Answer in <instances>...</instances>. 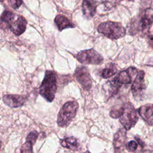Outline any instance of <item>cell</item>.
<instances>
[{"mask_svg":"<svg viewBox=\"0 0 153 153\" xmlns=\"http://www.w3.org/2000/svg\"><path fill=\"white\" fill-rule=\"evenodd\" d=\"M57 78L54 71H47L39 88V93L48 102H51L57 90Z\"/></svg>","mask_w":153,"mask_h":153,"instance_id":"1","label":"cell"},{"mask_svg":"<svg viewBox=\"0 0 153 153\" xmlns=\"http://www.w3.org/2000/svg\"><path fill=\"white\" fill-rule=\"evenodd\" d=\"M97 31L106 37L112 39L123 38L126 33V29L120 23L111 21L100 23L97 27Z\"/></svg>","mask_w":153,"mask_h":153,"instance_id":"2","label":"cell"},{"mask_svg":"<svg viewBox=\"0 0 153 153\" xmlns=\"http://www.w3.org/2000/svg\"><path fill=\"white\" fill-rule=\"evenodd\" d=\"M79 105L76 101L66 102L60 110L57 119L59 126L65 127L69 126L76 115Z\"/></svg>","mask_w":153,"mask_h":153,"instance_id":"3","label":"cell"},{"mask_svg":"<svg viewBox=\"0 0 153 153\" xmlns=\"http://www.w3.org/2000/svg\"><path fill=\"white\" fill-rule=\"evenodd\" d=\"M124 129L128 130L133 127L138 121V115L133 104L126 102L121 106V114L118 118Z\"/></svg>","mask_w":153,"mask_h":153,"instance_id":"4","label":"cell"},{"mask_svg":"<svg viewBox=\"0 0 153 153\" xmlns=\"http://www.w3.org/2000/svg\"><path fill=\"white\" fill-rule=\"evenodd\" d=\"M76 57L78 61L82 64L99 65L103 60V57L93 48L79 51Z\"/></svg>","mask_w":153,"mask_h":153,"instance_id":"5","label":"cell"},{"mask_svg":"<svg viewBox=\"0 0 153 153\" xmlns=\"http://www.w3.org/2000/svg\"><path fill=\"white\" fill-rule=\"evenodd\" d=\"M146 88V85L145 81V72L143 71H139L134 79L131 87L134 98L137 101L142 100Z\"/></svg>","mask_w":153,"mask_h":153,"instance_id":"6","label":"cell"},{"mask_svg":"<svg viewBox=\"0 0 153 153\" xmlns=\"http://www.w3.org/2000/svg\"><path fill=\"white\" fill-rule=\"evenodd\" d=\"M75 76L84 89L89 90L91 88L92 80L86 67L78 66L75 71Z\"/></svg>","mask_w":153,"mask_h":153,"instance_id":"7","label":"cell"},{"mask_svg":"<svg viewBox=\"0 0 153 153\" xmlns=\"http://www.w3.org/2000/svg\"><path fill=\"white\" fill-rule=\"evenodd\" d=\"M152 20L153 13L152 8L145 10L139 17L137 30L142 33L147 32L152 25Z\"/></svg>","mask_w":153,"mask_h":153,"instance_id":"8","label":"cell"},{"mask_svg":"<svg viewBox=\"0 0 153 153\" xmlns=\"http://www.w3.org/2000/svg\"><path fill=\"white\" fill-rule=\"evenodd\" d=\"M139 71L135 67H129L127 69L120 72L118 75L116 76V79L121 85L129 84L131 82L137 75Z\"/></svg>","mask_w":153,"mask_h":153,"instance_id":"9","label":"cell"},{"mask_svg":"<svg viewBox=\"0 0 153 153\" xmlns=\"http://www.w3.org/2000/svg\"><path fill=\"white\" fill-rule=\"evenodd\" d=\"M2 99L5 105L11 108L20 107L23 106L26 102L25 97L20 95L7 94L5 95Z\"/></svg>","mask_w":153,"mask_h":153,"instance_id":"10","label":"cell"},{"mask_svg":"<svg viewBox=\"0 0 153 153\" xmlns=\"http://www.w3.org/2000/svg\"><path fill=\"white\" fill-rule=\"evenodd\" d=\"M26 25L27 21L25 18L22 16H19L18 18L10 25V29L14 34L19 36L25 31Z\"/></svg>","mask_w":153,"mask_h":153,"instance_id":"11","label":"cell"},{"mask_svg":"<svg viewBox=\"0 0 153 153\" xmlns=\"http://www.w3.org/2000/svg\"><path fill=\"white\" fill-rule=\"evenodd\" d=\"M152 111V105L146 104L140 106L136 111L143 120H144L149 126H152L153 122Z\"/></svg>","mask_w":153,"mask_h":153,"instance_id":"12","label":"cell"},{"mask_svg":"<svg viewBox=\"0 0 153 153\" xmlns=\"http://www.w3.org/2000/svg\"><path fill=\"white\" fill-rule=\"evenodd\" d=\"M97 2L95 1H84L82 2V13L88 19H91L96 13Z\"/></svg>","mask_w":153,"mask_h":153,"instance_id":"13","label":"cell"},{"mask_svg":"<svg viewBox=\"0 0 153 153\" xmlns=\"http://www.w3.org/2000/svg\"><path fill=\"white\" fill-rule=\"evenodd\" d=\"M126 139V130L124 128H120L114 134L113 145L116 150L121 148L125 143Z\"/></svg>","mask_w":153,"mask_h":153,"instance_id":"14","label":"cell"},{"mask_svg":"<svg viewBox=\"0 0 153 153\" xmlns=\"http://www.w3.org/2000/svg\"><path fill=\"white\" fill-rule=\"evenodd\" d=\"M54 23L60 31H62L65 29L75 27L74 25L71 20H69L66 16L61 14L57 15L55 17Z\"/></svg>","mask_w":153,"mask_h":153,"instance_id":"15","label":"cell"},{"mask_svg":"<svg viewBox=\"0 0 153 153\" xmlns=\"http://www.w3.org/2000/svg\"><path fill=\"white\" fill-rule=\"evenodd\" d=\"M104 86H106V88L108 91L109 96L111 97L116 95L118 93L122 85L118 82L116 78H114L111 81H109L106 82Z\"/></svg>","mask_w":153,"mask_h":153,"instance_id":"16","label":"cell"},{"mask_svg":"<svg viewBox=\"0 0 153 153\" xmlns=\"http://www.w3.org/2000/svg\"><path fill=\"white\" fill-rule=\"evenodd\" d=\"M61 145L71 150H76L78 148V143L76 139L74 137H69L60 140Z\"/></svg>","mask_w":153,"mask_h":153,"instance_id":"17","label":"cell"},{"mask_svg":"<svg viewBox=\"0 0 153 153\" xmlns=\"http://www.w3.org/2000/svg\"><path fill=\"white\" fill-rule=\"evenodd\" d=\"M117 72V67L114 63H110L106 68H105L102 72V76L103 78H109L113 76Z\"/></svg>","mask_w":153,"mask_h":153,"instance_id":"18","label":"cell"},{"mask_svg":"<svg viewBox=\"0 0 153 153\" xmlns=\"http://www.w3.org/2000/svg\"><path fill=\"white\" fill-rule=\"evenodd\" d=\"M14 17V14L11 11L5 10L1 16L0 20L6 24H10Z\"/></svg>","mask_w":153,"mask_h":153,"instance_id":"19","label":"cell"},{"mask_svg":"<svg viewBox=\"0 0 153 153\" xmlns=\"http://www.w3.org/2000/svg\"><path fill=\"white\" fill-rule=\"evenodd\" d=\"M32 145L30 142L26 141L20 148V153H33Z\"/></svg>","mask_w":153,"mask_h":153,"instance_id":"20","label":"cell"},{"mask_svg":"<svg viewBox=\"0 0 153 153\" xmlns=\"http://www.w3.org/2000/svg\"><path fill=\"white\" fill-rule=\"evenodd\" d=\"M38 133L36 131H32L29 133L26 137V141L30 142L32 144H34L38 138Z\"/></svg>","mask_w":153,"mask_h":153,"instance_id":"21","label":"cell"},{"mask_svg":"<svg viewBox=\"0 0 153 153\" xmlns=\"http://www.w3.org/2000/svg\"><path fill=\"white\" fill-rule=\"evenodd\" d=\"M126 148L128 151H134L137 148V144L135 141L131 140L127 143L126 145Z\"/></svg>","mask_w":153,"mask_h":153,"instance_id":"22","label":"cell"},{"mask_svg":"<svg viewBox=\"0 0 153 153\" xmlns=\"http://www.w3.org/2000/svg\"><path fill=\"white\" fill-rule=\"evenodd\" d=\"M8 3L14 9H17L18 8H19L20 7L22 4L23 3V1H8Z\"/></svg>","mask_w":153,"mask_h":153,"instance_id":"23","label":"cell"},{"mask_svg":"<svg viewBox=\"0 0 153 153\" xmlns=\"http://www.w3.org/2000/svg\"><path fill=\"white\" fill-rule=\"evenodd\" d=\"M1 145H2V142L0 140V150H1Z\"/></svg>","mask_w":153,"mask_h":153,"instance_id":"24","label":"cell"},{"mask_svg":"<svg viewBox=\"0 0 153 153\" xmlns=\"http://www.w3.org/2000/svg\"><path fill=\"white\" fill-rule=\"evenodd\" d=\"M84 153H90L89 151H86V152H84Z\"/></svg>","mask_w":153,"mask_h":153,"instance_id":"25","label":"cell"}]
</instances>
